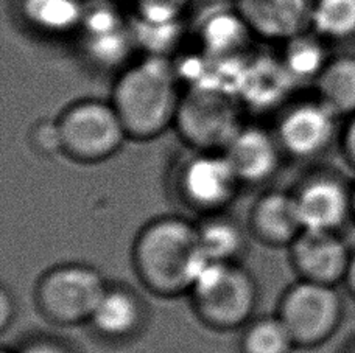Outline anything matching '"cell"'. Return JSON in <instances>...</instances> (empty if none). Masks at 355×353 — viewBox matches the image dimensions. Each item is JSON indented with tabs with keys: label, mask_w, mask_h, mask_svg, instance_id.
<instances>
[{
	"label": "cell",
	"mask_w": 355,
	"mask_h": 353,
	"mask_svg": "<svg viewBox=\"0 0 355 353\" xmlns=\"http://www.w3.org/2000/svg\"><path fill=\"white\" fill-rule=\"evenodd\" d=\"M200 246L205 255L215 262H226L239 251L242 237L237 228L225 221H214L198 230Z\"/></svg>",
	"instance_id": "24"
},
{
	"label": "cell",
	"mask_w": 355,
	"mask_h": 353,
	"mask_svg": "<svg viewBox=\"0 0 355 353\" xmlns=\"http://www.w3.org/2000/svg\"><path fill=\"white\" fill-rule=\"evenodd\" d=\"M237 181L239 176L225 154L205 153L195 157L189 162L182 176L187 197L202 207L225 204L236 190Z\"/></svg>",
	"instance_id": "12"
},
{
	"label": "cell",
	"mask_w": 355,
	"mask_h": 353,
	"mask_svg": "<svg viewBox=\"0 0 355 353\" xmlns=\"http://www.w3.org/2000/svg\"><path fill=\"white\" fill-rule=\"evenodd\" d=\"M105 293L103 280L95 271L85 266H64L42 280L40 302L52 319L80 323L92 318Z\"/></svg>",
	"instance_id": "6"
},
{
	"label": "cell",
	"mask_w": 355,
	"mask_h": 353,
	"mask_svg": "<svg viewBox=\"0 0 355 353\" xmlns=\"http://www.w3.org/2000/svg\"><path fill=\"white\" fill-rule=\"evenodd\" d=\"M226 159L239 179L261 181L268 178L277 165V148L268 132L256 126H242L225 148Z\"/></svg>",
	"instance_id": "15"
},
{
	"label": "cell",
	"mask_w": 355,
	"mask_h": 353,
	"mask_svg": "<svg viewBox=\"0 0 355 353\" xmlns=\"http://www.w3.org/2000/svg\"><path fill=\"white\" fill-rule=\"evenodd\" d=\"M295 84L281 60H251L240 66L234 93L242 105L266 109L281 103Z\"/></svg>",
	"instance_id": "11"
},
{
	"label": "cell",
	"mask_w": 355,
	"mask_h": 353,
	"mask_svg": "<svg viewBox=\"0 0 355 353\" xmlns=\"http://www.w3.org/2000/svg\"><path fill=\"white\" fill-rule=\"evenodd\" d=\"M136 21L145 24L180 22L190 0H131Z\"/></svg>",
	"instance_id": "25"
},
{
	"label": "cell",
	"mask_w": 355,
	"mask_h": 353,
	"mask_svg": "<svg viewBox=\"0 0 355 353\" xmlns=\"http://www.w3.org/2000/svg\"><path fill=\"white\" fill-rule=\"evenodd\" d=\"M206 258L198 230L178 219L151 226L144 232L136 249L139 273L159 293H180L190 288Z\"/></svg>",
	"instance_id": "2"
},
{
	"label": "cell",
	"mask_w": 355,
	"mask_h": 353,
	"mask_svg": "<svg viewBox=\"0 0 355 353\" xmlns=\"http://www.w3.org/2000/svg\"><path fill=\"white\" fill-rule=\"evenodd\" d=\"M62 151L81 161H100L116 153L126 131L111 102L81 100L58 120Z\"/></svg>",
	"instance_id": "4"
},
{
	"label": "cell",
	"mask_w": 355,
	"mask_h": 353,
	"mask_svg": "<svg viewBox=\"0 0 355 353\" xmlns=\"http://www.w3.org/2000/svg\"><path fill=\"white\" fill-rule=\"evenodd\" d=\"M236 93L214 83L193 84L182 93L175 126L193 147L225 150L242 128Z\"/></svg>",
	"instance_id": "3"
},
{
	"label": "cell",
	"mask_w": 355,
	"mask_h": 353,
	"mask_svg": "<svg viewBox=\"0 0 355 353\" xmlns=\"http://www.w3.org/2000/svg\"><path fill=\"white\" fill-rule=\"evenodd\" d=\"M318 100L337 116L355 114V56L331 58L315 81Z\"/></svg>",
	"instance_id": "17"
},
{
	"label": "cell",
	"mask_w": 355,
	"mask_h": 353,
	"mask_svg": "<svg viewBox=\"0 0 355 353\" xmlns=\"http://www.w3.org/2000/svg\"><path fill=\"white\" fill-rule=\"evenodd\" d=\"M251 35V30L236 10L226 15H214L201 30L205 55L211 60L232 61V55L240 53Z\"/></svg>",
	"instance_id": "19"
},
{
	"label": "cell",
	"mask_w": 355,
	"mask_h": 353,
	"mask_svg": "<svg viewBox=\"0 0 355 353\" xmlns=\"http://www.w3.org/2000/svg\"><path fill=\"white\" fill-rule=\"evenodd\" d=\"M85 10L83 0H19V12L25 24L49 36L78 31Z\"/></svg>",
	"instance_id": "16"
},
{
	"label": "cell",
	"mask_w": 355,
	"mask_h": 353,
	"mask_svg": "<svg viewBox=\"0 0 355 353\" xmlns=\"http://www.w3.org/2000/svg\"><path fill=\"white\" fill-rule=\"evenodd\" d=\"M293 254L297 268L310 282L327 285L349 268L345 244L331 232L302 230L296 237Z\"/></svg>",
	"instance_id": "13"
},
{
	"label": "cell",
	"mask_w": 355,
	"mask_h": 353,
	"mask_svg": "<svg viewBox=\"0 0 355 353\" xmlns=\"http://www.w3.org/2000/svg\"><path fill=\"white\" fill-rule=\"evenodd\" d=\"M92 323L111 336L126 335L139 320L136 299L125 291H106L92 314Z\"/></svg>",
	"instance_id": "22"
},
{
	"label": "cell",
	"mask_w": 355,
	"mask_h": 353,
	"mask_svg": "<svg viewBox=\"0 0 355 353\" xmlns=\"http://www.w3.org/2000/svg\"><path fill=\"white\" fill-rule=\"evenodd\" d=\"M345 142H346V150H347V153H349V154L354 157V159H355V117L352 118L351 125L347 126Z\"/></svg>",
	"instance_id": "28"
},
{
	"label": "cell",
	"mask_w": 355,
	"mask_h": 353,
	"mask_svg": "<svg viewBox=\"0 0 355 353\" xmlns=\"http://www.w3.org/2000/svg\"><path fill=\"white\" fill-rule=\"evenodd\" d=\"M3 353H8V352H3Z\"/></svg>",
	"instance_id": "31"
},
{
	"label": "cell",
	"mask_w": 355,
	"mask_h": 353,
	"mask_svg": "<svg viewBox=\"0 0 355 353\" xmlns=\"http://www.w3.org/2000/svg\"><path fill=\"white\" fill-rule=\"evenodd\" d=\"M324 41L318 35L310 36L309 31L302 35L291 37L287 42H284V55L282 64L287 69L290 77L297 81H316L329 62Z\"/></svg>",
	"instance_id": "20"
},
{
	"label": "cell",
	"mask_w": 355,
	"mask_h": 353,
	"mask_svg": "<svg viewBox=\"0 0 355 353\" xmlns=\"http://www.w3.org/2000/svg\"><path fill=\"white\" fill-rule=\"evenodd\" d=\"M296 204L302 230L331 232L345 219L349 199L338 182L318 179L296 197Z\"/></svg>",
	"instance_id": "14"
},
{
	"label": "cell",
	"mask_w": 355,
	"mask_h": 353,
	"mask_svg": "<svg viewBox=\"0 0 355 353\" xmlns=\"http://www.w3.org/2000/svg\"><path fill=\"white\" fill-rule=\"evenodd\" d=\"M347 271H349V279H351L352 287L355 288V258L352 260V263L349 264V268H347Z\"/></svg>",
	"instance_id": "29"
},
{
	"label": "cell",
	"mask_w": 355,
	"mask_h": 353,
	"mask_svg": "<svg viewBox=\"0 0 355 353\" xmlns=\"http://www.w3.org/2000/svg\"><path fill=\"white\" fill-rule=\"evenodd\" d=\"M282 319H266L251 327L245 338L246 353H288L293 344Z\"/></svg>",
	"instance_id": "23"
},
{
	"label": "cell",
	"mask_w": 355,
	"mask_h": 353,
	"mask_svg": "<svg viewBox=\"0 0 355 353\" xmlns=\"http://www.w3.org/2000/svg\"><path fill=\"white\" fill-rule=\"evenodd\" d=\"M340 316V300L324 283L306 282L287 294L281 319L295 343L312 344L329 335Z\"/></svg>",
	"instance_id": "8"
},
{
	"label": "cell",
	"mask_w": 355,
	"mask_h": 353,
	"mask_svg": "<svg viewBox=\"0 0 355 353\" xmlns=\"http://www.w3.org/2000/svg\"><path fill=\"white\" fill-rule=\"evenodd\" d=\"M81 50L97 67L111 69L126 62L136 46L132 25L107 0L86 5L78 28Z\"/></svg>",
	"instance_id": "7"
},
{
	"label": "cell",
	"mask_w": 355,
	"mask_h": 353,
	"mask_svg": "<svg viewBox=\"0 0 355 353\" xmlns=\"http://www.w3.org/2000/svg\"><path fill=\"white\" fill-rule=\"evenodd\" d=\"M254 223L257 230L270 242L281 243L297 237L302 226L296 198L284 193L268 194L256 207Z\"/></svg>",
	"instance_id": "18"
},
{
	"label": "cell",
	"mask_w": 355,
	"mask_h": 353,
	"mask_svg": "<svg viewBox=\"0 0 355 353\" xmlns=\"http://www.w3.org/2000/svg\"><path fill=\"white\" fill-rule=\"evenodd\" d=\"M313 3L315 0H236L234 10L252 35L287 42L312 30Z\"/></svg>",
	"instance_id": "9"
},
{
	"label": "cell",
	"mask_w": 355,
	"mask_h": 353,
	"mask_svg": "<svg viewBox=\"0 0 355 353\" xmlns=\"http://www.w3.org/2000/svg\"><path fill=\"white\" fill-rule=\"evenodd\" d=\"M89 2H97V0H89Z\"/></svg>",
	"instance_id": "30"
},
{
	"label": "cell",
	"mask_w": 355,
	"mask_h": 353,
	"mask_svg": "<svg viewBox=\"0 0 355 353\" xmlns=\"http://www.w3.org/2000/svg\"><path fill=\"white\" fill-rule=\"evenodd\" d=\"M337 114L316 102L291 106L279 122V141L295 156H312L324 150L335 134Z\"/></svg>",
	"instance_id": "10"
},
{
	"label": "cell",
	"mask_w": 355,
	"mask_h": 353,
	"mask_svg": "<svg viewBox=\"0 0 355 353\" xmlns=\"http://www.w3.org/2000/svg\"><path fill=\"white\" fill-rule=\"evenodd\" d=\"M182 93L176 67L162 56L125 66L114 81L111 103L135 138H153L175 125Z\"/></svg>",
	"instance_id": "1"
},
{
	"label": "cell",
	"mask_w": 355,
	"mask_h": 353,
	"mask_svg": "<svg viewBox=\"0 0 355 353\" xmlns=\"http://www.w3.org/2000/svg\"><path fill=\"white\" fill-rule=\"evenodd\" d=\"M196 307L211 324H242L254 307V287L243 271L206 258L192 280Z\"/></svg>",
	"instance_id": "5"
},
{
	"label": "cell",
	"mask_w": 355,
	"mask_h": 353,
	"mask_svg": "<svg viewBox=\"0 0 355 353\" xmlns=\"http://www.w3.org/2000/svg\"><path fill=\"white\" fill-rule=\"evenodd\" d=\"M22 353H66V352L60 349L58 345H53L49 343H40V344L30 345V347L25 349Z\"/></svg>",
	"instance_id": "27"
},
{
	"label": "cell",
	"mask_w": 355,
	"mask_h": 353,
	"mask_svg": "<svg viewBox=\"0 0 355 353\" xmlns=\"http://www.w3.org/2000/svg\"><path fill=\"white\" fill-rule=\"evenodd\" d=\"M31 138H33L35 145L42 151L47 153H53V151L62 150V141H61V131L58 122H52V120H41L40 123L35 125L33 132H31Z\"/></svg>",
	"instance_id": "26"
},
{
	"label": "cell",
	"mask_w": 355,
	"mask_h": 353,
	"mask_svg": "<svg viewBox=\"0 0 355 353\" xmlns=\"http://www.w3.org/2000/svg\"><path fill=\"white\" fill-rule=\"evenodd\" d=\"M312 30L324 41L355 36V0H315Z\"/></svg>",
	"instance_id": "21"
}]
</instances>
